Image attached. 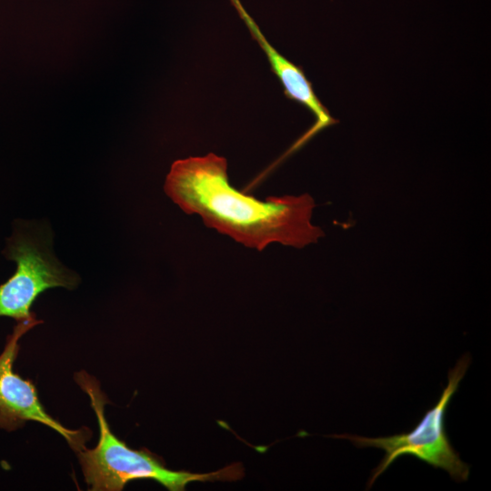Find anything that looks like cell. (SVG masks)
Returning <instances> with one entry per match:
<instances>
[{"label": "cell", "mask_w": 491, "mask_h": 491, "mask_svg": "<svg viewBox=\"0 0 491 491\" xmlns=\"http://www.w3.org/2000/svg\"><path fill=\"white\" fill-rule=\"evenodd\" d=\"M164 189L185 213L258 251L272 243L302 248L324 235L311 221L315 202L309 195L262 201L243 194L228 182L225 158L213 153L174 162Z\"/></svg>", "instance_id": "cell-1"}, {"label": "cell", "mask_w": 491, "mask_h": 491, "mask_svg": "<svg viewBox=\"0 0 491 491\" xmlns=\"http://www.w3.org/2000/svg\"><path fill=\"white\" fill-rule=\"evenodd\" d=\"M75 380L89 396L100 430L95 447L85 446L76 452L89 490L121 491L131 481L151 479L170 491H183L193 482L236 481L244 477L240 463L209 473L172 470L147 449L130 448L109 427L105 416L108 401L98 381L85 371L75 373Z\"/></svg>", "instance_id": "cell-2"}, {"label": "cell", "mask_w": 491, "mask_h": 491, "mask_svg": "<svg viewBox=\"0 0 491 491\" xmlns=\"http://www.w3.org/2000/svg\"><path fill=\"white\" fill-rule=\"evenodd\" d=\"M471 363L469 355H464L448 371L447 384L436 405L428 409L417 425L410 431L381 437H366L349 434L335 437L351 441L357 447H376L385 451V456L372 470L367 483L370 488L397 458L408 455L446 471L456 482L466 481L469 466L461 460L452 446L446 431V413L450 400L456 392Z\"/></svg>", "instance_id": "cell-3"}, {"label": "cell", "mask_w": 491, "mask_h": 491, "mask_svg": "<svg viewBox=\"0 0 491 491\" xmlns=\"http://www.w3.org/2000/svg\"><path fill=\"white\" fill-rule=\"evenodd\" d=\"M47 238L40 232H17L8 240L5 256L17 266L15 274L0 285V316L16 322L35 318L31 306L44 291L76 287L78 276L57 261Z\"/></svg>", "instance_id": "cell-4"}, {"label": "cell", "mask_w": 491, "mask_h": 491, "mask_svg": "<svg viewBox=\"0 0 491 491\" xmlns=\"http://www.w3.org/2000/svg\"><path fill=\"white\" fill-rule=\"evenodd\" d=\"M41 323L36 317L17 322L7 336L0 354V428L11 432L23 427L27 421H35L56 431L77 452L85 447L89 438L87 428L68 429L50 416L41 404L32 381L21 377L13 369L20 348V338Z\"/></svg>", "instance_id": "cell-5"}, {"label": "cell", "mask_w": 491, "mask_h": 491, "mask_svg": "<svg viewBox=\"0 0 491 491\" xmlns=\"http://www.w3.org/2000/svg\"><path fill=\"white\" fill-rule=\"evenodd\" d=\"M235 3L252 36L265 52L271 70L279 79L286 98L302 105L315 116L314 125L296 145L304 144L323 129L337 124L338 120L331 115L329 110L315 93L313 85L307 79L303 68L278 53L266 39L251 17L240 6L238 1L235 0Z\"/></svg>", "instance_id": "cell-6"}]
</instances>
